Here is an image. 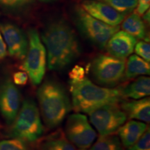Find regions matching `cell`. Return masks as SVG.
<instances>
[{
    "mask_svg": "<svg viewBox=\"0 0 150 150\" xmlns=\"http://www.w3.org/2000/svg\"><path fill=\"white\" fill-rule=\"evenodd\" d=\"M92 145L89 150H123L119 137L113 134L99 136Z\"/></svg>",
    "mask_w": 150,
    "mask_h": 150,
    "instance_id": "20",
    "label": "cell"
},
{
    "mask_svg": "<svg viewBox=\"0 0 150 150\" xmlns=\"http://www.w3.org/2000/svg\"><path fill=\"white\" fill-rule=\"evenodd\" d=\"M81 7L91 16L110 26H118L127 16L106 4L97 0H85Z\"/></svg>",
    "mask_w": 150,
    "mask_h": 150,
    "instance_id": "12",
    "label": "cell"
},
{
    "mask_svg": "<svg viewBox=\"0 0 150 150\" xmlns=\"http://www.w3.org/2000/svg\"><path fill=\"white\" fill-rule=\"evenodd\" d=\"M70 81H78L85 77V70L79 65H75L69 73Z\"/></svg>",
    "mask_w": 150,
    "mask_h": 150,
    "instance_id": "26",
    "label": "cell"
},
{
    "mask_svg": "<svg viewBox=\"0 0 150 150\" xmlns=\"http://www.w3.org/2000/svg\"><path fill=\"white\" fill-rule=\"evenodd\" d=\"M11 125V136L23 142L38 141L44 132L40 111L34 101L31 99L24 101Z\"/></svg>",
    "mask_w": 150,
    "mask_h": 150,
    "instance_id": "4",
    "label": "cell"
},
{
    "mask_svg": "<svg viewBox=\"0 0 150 150\" xmlns=\"http://www.w3.org/2000/svg\"><path fill=\"white\" fill-rule=\"evenodd\" d=\"M72 107L77 112L90 113L106 104H119L124 100L121 88H106L97 86L88 78L70 81Z\"/></svg>",
    "mask_w": 150,
    "mask_h": 150,
    "instance_id": "2",
    "label": "cell"
},
{
    "mask_svg": "<svg viewBox=\"0 0 150 150\" xmlns=\"http://www.w3.org/2000/svg\"><path fill=\"white\" fill-rule=\"evenodd\" d=\"M75 22L81 33L99 49H104L110 38L120 29L119 26L108 25L91 16L81 6L75 10Z\"/></svg>",
    "mask_w": 150,
    "mask_h": 150,
    "instance_id": "7",
    "label": "cell"
},
{
    "mask_svg": "<svg viewBox=\"0 0 150 150\" xmlns=\"http://www.w3.org/2000/svg\"><path fill=\"white\" fill-rule=\"evenodd\" d=\"M137 39L125 31L115 32L108 40L105 48L108 54L118 59H125L134 51Z\"/></svg>",
    "mask_w": 150,
    "mask_h": 150,
    "instance_id": "13",
    "label": "cell"
},
{
    "mask_svg": "<svg viewBox=\"0 0 150 150\" xmlns=\"http://www.w3.org/2000/svg\"><path fill=\"white\" fill-rule=\"evenodd\" d=\"M147 128V124L138 120H129L118 129L117 134L124 147L128 148L138 141Z\"/></svg>",
    "mask_w": 150,
    "mask_h": 150,
    "instance_id": "15",
    "label": "cell"
},
{
    "mask_svg": "<svg viewBox=\"0 0 150 150\" xmlns=\"http://www.w3.org/2000/svg\"><path fill=\"white\" fill-rule=\"evenodd\" d=\"M40 114L49 128H56L63 122L72 108L66 91L53 79L46 80L37 91Z\"/></svg>",
    "mask_w": 150,
    "mask_h": 150,
    "instance_id": "3",
    "label": "cell"
},
{
    "mask_svg": "<svg viewBox=\"0 0 150 150\" xmlns=\"http://www.w3.org/2000/svg\"><path fill=\"white\" fill-rule=\"evenodd\" d=\"M37 147L38 150H77L61 129L40 138Z\"/></svg>",
    "mask_w": 150,
    "mask_h": 150,
    "instance_id": "16",
    "label": "cell"
},
{
    "mask_svg": "<svg viewBox=\"0 0 150 150\" xmlns=\"http://www.w3.org/2000/svg\"><path fill=\"white\" fill-rule=\"evenodd\" d=\"M134 51L138 55L146 61H150V45L146 41H140L135 45Z\"/></svg>",
    "mask_w": 150,
    "mask_h": 150,
    "instance_id": "25",
    "label": "cell"
},
{
    "mask_svg": "<svg viewBox=\"0 0 150 150\" xmlns=\"http://www.w3.org/2000/svg\"><path fill=\"white\" fill-rule=\"evenodd\" d=\"M65 134L71 143L79 149L90 148L97 138V133L85 115L71 114L65 124Z\"/></svg>",
    "mask_w": 150,
    "mask_h": 150,
    "instance_id": "9",
    "label": "cell"
},
{
    "mask_svg": "<svg viewBox=\"0 0 150 150\" xmlns=\"http://www.w3.org/2000/svg\"><path fill=\"white\" fill-rule=\"evenodd\" d=\"M149 62L136 54L129 56L125 64V79H131L142 75H149Z\"/></svg>",
    "mask_w": 150,
    "mask_h": 150,
    "instance_id": "19",
    "label": "cell"
},
{
    "mask_svg": "<svg viewBox=\"0 0 150 150\" xmlns=\"http://www.w3.org/2000/svg\"><path fill=\"white\" fill-rule=\"evenodd\" d=\"M46 49L47 62L50 70H62L81 54V47L74 29L64 20L47 24L41 34Z\"/></svg>",
    "mask_w": 150,
    "mask_h": 150,
    "instance_id": "1",
    "label": "cell"
},
{
    "mask_svg": "<svg viewBox=\"0 0 150 150\" xmlns=\"http://www.w3.org/2000/svg\"><path fill=\"white\" fill-rule=\"evenodd\" d=\"M89 122L100 136L112 134L127 120V115L119 104H106L88 113Z\"/></svg>",
    "mask_w": 150,
    "mask_h": 150,
    "instance_id": "8",
    "label": "cell"
},
{
    "mask_svg": "<svg viewBox=\"0 0 150 150\" xmlns=\"http://www.w3.org/2000/svg\"><path fill=\"white\" fill-rule=\"evenodd\" d=\"M120 108L127 117L143 122L146 124L149 123L150 99L149 97L130 101L122 100Z\"/></svg>",
    "mask_w": 150,
    "mask_h": 150,
    "instance_id": "14",
    "label": "cell"
},
{
    "mask_svg": "<svg viewBox=\"0 0 150 150\" xmlns=\"http://www.w3.org/2000/svg\"><path fill=\"white\" fill-rule=\"evenodd\" d=\"M136 13L142 16L149 8L150 0H137Z\"/></svg>",
    "mask_w": 150,
    "mask_h": 150,
    "instance_id": "28",
    "label": "cell"
},
{
    "mask_svg": "<svg viewBox=\"0 0 150 150\" xmlns=\"http://www.w3.org/2000/svg\"><path fill=\"white\" fill-rule=\"evenodd\" d=\"M39 1H42V2H51V1H56V0H39Z\"/></svg>",
    "mask_w": 150,
    "mask_h": 150,
    "instance_id": "31",
    "label": "cell"
},
{
    "mask_svg": "<svg viewBox=\"0 0 150 150\" xmlns=\"http://www.w3.org/2000/svg\"><path fill=\"white\" fill-rule=\"evenodd\" d=\"M34 0H0V5L11 10H21L30 6Z\"/></svg>",
    "mask_w": 150,
    "mask_h": 150,
    "instance_id": "22",
    "label": "cell"
},
{
    "mask_svg": "<svg viewBox=\"0 0 150 150\" xmlns=\"http://www.w3.org/2000/svg\"><path fill=\"white\" fill-rule=\"evenodd\" d=\"M149 14H150V12H149V10L148 9V10L146 11V12L144 13L142 16H143V20H145L146 23H149Z\"/></svg>",
    "mask_w": 150,
    "mask_h": 150,
    "instance_id": "30",
    "label": "cell"
},
{
    "mask_svg": "<svg viewBox=\"0 0 150 150\" xmlns=\"http://www.w3.org/2000/svg\"><path fill=\"white\" fill-rule=\"evenodd\" d=\"M127 150H150V131L147 127L141 138Z\"/></svg>",
    "mask_w": 150,
    "mask_h": 150,
    "instance_id": "24",
    "label": "cell"
},
{
    "mask_svg": "<svg viewBox=\"0 0 150 150\" xmlns=\"http://www.w3.org/2000/svg\"><path fill=\"white\" fill-rule=\"evenodd\" d=\"M21 96L18 88L10 79L0 84V112L8 125L13 122L20 108Z\"/></svg>",
    "mask_w": 150,
    "mask_h": 150,
    "instance_id": "10",
    "label": "cell"
},
{
    "mask_svg": "<svg viewBox=\"0 0 150 150\" xmlns=\"http://www.w3.org/2000/svg\"><path fill=\"white\" fill-rule=\"evenodd\" d=\"M122 24V29L136 38V39H145L149 42L147 37V28L143 20L136 13H132L124 19Z\"/></svg>",
    "mask_w": 150,
    "mask_h": 150,
    "instance_id": "18",
    "label": "cell"
},
{
    "mask_svg": "<svg viewBox=\"0 0 150 150\" xmlns=\"http://www.w3.org/2000/svg\"><path fill=\"white\" fill-rule=\"evenodd\" d=\"M108 4L116 11L128 14L132 12L137 6V0H97Z\"/></svg>",
    "mask_w": 150,
    "mask_h": 150,
    "instance_id": "21",
    "label": "cell"
},
{
    "mask_svg": "<svg viewBox=\"0 0 150 150\" xmlns=\"http://www.w3.org/2000/svg\"><path fill=\"white\" fill-rule=\"evenodd\" d=\"M125 59L110 54H99L92 62V76L99 85L113 88L125 79Z\"/></svg>",
    "mask_w": 150,
    "mask_h": 150,
    "instance_id": "6",
    "label": "cell"
},
{
    "mask_svg": "<svg viewBox=\"0 0 150 150\" xmlns=\"http://www.w3.org/2000/svg\"><path fill=\"white\" fill-rule=\"evenodd\" d=\"M0 31L9 55L17 60H23L28 50V38L23 31L12 23L1 24Z\"/></svg>",
    "mask_w": 150,
    "mask_h": 150,
    "instance_id": "11",
    "label": "cell"
},
{
    "mask_svg": "<svg viewBox=\"0 0 150 150\" xmlns=\"http://www.w3.org/2000/svg\"><path fill=\"white\" fill-rule=\"evenodd\" d=\"M0 150H27L24 142L18 138L0 141Z\"/></svg>",
    "mask_w": 150,
    "mask_h": 150,
    "instance_id": "23",
    "label": "cell"
},
{
    "mask_svg": "<svg viewBox=\"0 0 150 150\" xmlns=\"http://www.w3.org/2000/svg\"><path fill=\"white\" fill-rule=\"evenodd\" d=\"M28 50L21 69L28 74L33 85H39L47 67V52L37 30L28 31Z\"/></svg>",
    "mask_w": 150,
    "mask_h": 150,
    "instance_id": "5",
    "label": "cell"
},
{
    "mask_svg": "<svg viewBox=\"0 0 150 150\" xmlns=\"http://www.w3.org/2000/svg\"><path fill=\"white\" fill-rule=\"evenodd\" d=\"M123 99H140L149 96L150 79L148 76H140L124 88H121Z\"/></svg>",
    "mask_w": 150,
    "mask_h": 150,
    "instance_id": "17",
    "label": "cell"
},
{
    "mask_svg": "<svg viewBox=\"0 0 150 150\" xmlns=\"http://www.w3.org/2000/svg\"><path fill=\"white\" fill-rule=\"evenodd\" d=\"M28 80L29 76L24 71H18L13 75V82L15 85L24 86L27 83Z\"/></svg>",
    "mask_w": 150,
    "mask_h": 150,
    "instance_id": "27",
    "label": "cell"
},
{
    "mask_svg": "<svg viewBox=\"0 0 150 150\" xmlns=\"http://www.w3.org/2000/svg\"><path fill=\"white\" fill-rule=\"evenodd\" d=\"M7 55L6 45L4 40L1 33H0V61L4 59Z\"/></svg>",
    "mask_w": 150,
    "mask_h": 150,
    "instance_id": "29",
    "label": "cell"
}]
</instances>
